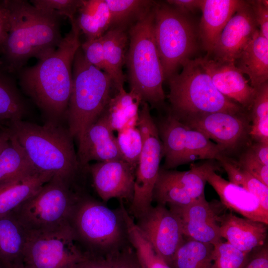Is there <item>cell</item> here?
I'll return each instance as SVG.
<instances>
[{
  "label": "cell",
  "mask_w": 268,
  "mask_h": 268,
  "mask_svg": "<svg viewBox=\"0 0 268 268\" xmlns=\"http://www.w3.org/2000/svg\"><path fill=\"white\" fill-rule=\"evenodd\" d=\"M70 22V30L53 53L16 75L22 91L50 121L66 117L71 95L72 65L81 42L76 19Z\"/></svg>",
  "instance_id": "1"
},
{
  "label": "cell",
  "mask_w": 268,
  "mask_h": 268,
  "mask_svg": "<svg viewBox=\"0 0 268 268\" xmlns=\"http://www.w3.org/2000/svg\"><path fill=\"white\" fill-rule=\"evenodd\" d=\"M9 30L0 61L15 75L31 58L38 60L59 46L63 17L57 11L39 8L24 0H4Z\"/></svg>",
  "instance_id": "2"
},
{
  "label": "cell",
  "mask_w": 268,
  "mask_h": 268,
  "mask_svg": "<svg viewBox=\"0 0 268 268\" xmlns=\"http://www.w3.org/2000/svg\"><path fill=\"white\" fill-rule=\"evenodd\" d=\"M8 126L38 171L51 173L85 190L86 173L80 166L68 130L50 121L39 125L22 120L8 122Z\"/></svg>",
  "instance_id": "3"
},
{
  "label": "cell",
  "mask_w": 268,
  "mask_h": 268,
  "mask_svg": "<svg viewBox=\"0 0 268 268\" xmlns=\"http://www.w3.org/2000/svg\"><path fill=\"white\" fill-rule=\"evenodd\" d=\"M69 225L88 256H105L132 245L121 206L111 209L88 193L77 202Z\"/></svg>",
  "instance_id": "4"
},
{
  "label": "cell",
  "mask_w": 268,
  "mask_h": 268,
  "mask_svg": "<svg viewBox=\"0 0 268 268\" xmlns=\"http://www.w3.org/2000/svg\"><path fill=\"white\" fill-rule=\"evenodd\" d=\"M153 6L130 26L125 63L130 90L138 94L142 102L158 108L164 103L165 80L154 37Z\"/></svg>",
  "instance_id": "5"
},
{
  "label": "cell",
  "mask_w": 268,
  "mask_h": 268,
  "mask_svg": "<svg viewBox=\"0 0 268 268\" xmlns=\"http://www.w3.org/2000/svg\"><path fill=\"white\" fill-rule=\"evenodd\" d=\"M182 67L180 73L168 80L169 112L179 120L198 114H236L248 111L217 89L198 58L189 60Z\"/></svg>",
  "instance_id": "6"
},
{
  "label": "cell",
  "mask_w": 268,
  "mask_h": 268,
  "mask_svg": "<svg viewBox=\"0 0 268 268\" xmlns=\"http://www.w3.org/2000/svg\"><path fill=\"white\" fill-rule=\"evenodd\" d=\"M113 87L110 76L90 65L80 48L72 65V86L66 115L68 131L78 141L101 115Z\"/></svg>",
  "instance_id": "7"
},
{
  "label": "cell",
  "mask_w": 268,
  "mask_h": 268,
  "mask_svg": "<svg viewBox=\"0 0 268 268\" xmlns=\"http://www.w3.org/2000/svg\"><path fill=\"white\" fill-rule=\"evenodd\" d=\"M87 193L54 175L10 213L27 234L53 231L69 225L77 202Z\"/></svg>",
  "instance_id": "8"
},
{
  "label": "cell",
  "mask_w": 268,
  "mask_h": 268,
  "mask_svg": "<svg viewBox=\"0 0 268 268\" xmlns=\"http://www.w3.org/2000/svg\"><path fill=\"white\" fill-rule=\"evenodd\" d=\"M154 34L164 80L176 73L197 49L198 29L190 16L166 2H154Z\"/></svg>",
  "instance_id": "9"
},
{
  "label": "cell",
  "mask_w": 268,
  "mask_h": 268,
  "mask_svg": "<svg viewBox=\"0 0 268 268\" xmlns=\"http://www.w3.org/2000/svg\"><path fill=\"white\" fill-rule=\"evenodd\" d=\"M137 126L143 147L135 172L133 199L127 209L134 219L152 205L153 191L163 157L162 142L147 102L141 104Z\"/></svg>",
  "instance_id": "10"
},
{
  "label": "cell",
  "mask_w": 268,
  "mask_h": 268,
  "mask_svg": "<svg viewBox=\"0 0 268 268\" xmlns=\"http://www.w3.org/2000/svg\"><path fill=\"white\" fill-rule=\"evenodd\" d=\"M155 123L163 146L164 169H172L198 160H216L224 153L204 134L190 128L170 112Z\"/></svg>",
  "instance_id": "11"
},
{
  "label": "cell",
  "mask_w": 268,
  "mask_h": 268,
  "mask_svg": "<svg viewBox=\"0 0 268 268\" xmlns=\"http://www.w3.org/2000/svg\"><path fill=\"white\" fill-rule=\"evenodd\" d=\"M86 256L68 225L53 231L28 234L22 262L26 268H70Z\"/></svg>",
  "instance_id": "12"
},
{
  "label": "cell",
  "mask_w": 268,
  "mask_h": 268,
  "mask_svg": "<svg viewBox=\"0 0 268 268\" xmlns=\"http://www.w3.org/2000/svg\"><path fill=\"white\" fill-rule=\"evenodd\" d=\"M216 160L192 163L190 170L180 171L160 167L153 191L152 201L165 205H188L204 197L208 173L221 171Z\"/></svg>",
  "instance_id": "13"
},
{
  "label": "cell",
  "mask_w": 268,
  "mask_h": 268,
  "mask_svg": "<svg viewBox=\"0 0 268 268\" xmlns=\"http://www.w3.org/2000/svg\"><path fill=\"white\" fill-rule=\"evenodd\" d=\"M180 121L213 140L225 155L231 157H236L252 141L250 111L198 114Z\"/></svg>",
  "instance_id": "14"
},
{
  "label": "cell",
  "mask_w": 268,
  "mask_h": 268,
  "mask_svg": "<svg viewBox=\"0 0 268 268\" xmlns=\"http://www.w3.org/2000/svg\"><path fill=\"white\" fill-rule=\"evenodd\" d=\"M135 220L139 230L170 267L176 250L184 239L177 216L166 205L157 204Z\"/></svg>",
  "instance_id": "15"
},
{
  "label": "cell",
  "mask_w": 268,
  "mask_h": 268,
  "mask_svg": "<svg viewBox=\"0 0 268 268\" xmlns=\"http://www.w3.org/2000/svg\"><path fill=\"white\" fill-rule=\"evenodd\" d=\"M136 169L122 159L97 162L88 167L93 186L103 202L117 199L129 204L134 196Z\"/></svg>",
  "instance_id": "16"
},
{
  "label": "cell",
  "mask_w": 268,
  "mask_h": 268,
  "mask_svg": "<svg viewBox=\"0 0 268 268\" xmlns=\"http://www.w3.org/2000/svg\"><path fill=\"white\" fill-rule=\"evenodd\" d=\"M178 218L184 238L213 245L222 241L218 216L219 212L205 196L188 205H168Z\"/></svg>",
  "instance_id": "17"
},
{
  "label": "cell",
  "mask_w": 268,
  "mask_h": 268,
  "mask_svg": "<svg viewBox=\"0 0 268 268\" xmlns=\"http://www.w3.org/2000/svg\"><path fill=\"white\" fill-rule=\"evenodd\" d=\"M259 29L248 0H244L222 31L211 54L213 59L235 63Z\"/></svg>",
  "instance_id": "18"
},
{
  "label": "cell",
  "mask_w": 268,
  "mask_h": 268,
  "mask_svg": "<svg viewBox=\"0 0 268 268\" xmlns=\"http://www.w3.org/2000/svg\"><path fill=\"white\" fill-rule=\"evenodd\" d=\"M198 59L222 95L251 111L257 90L250 85L235 63L214 60L207 55Z\"/></svg>",
  "instance_id": "19"
},
{
  "label": "cell",
  "mask_w": 268,
  "mask_h": 268,
  "mask_svg": "<svg viewBox=\"0 0 268 268\" xmlns=\"http://www.w3.org/2000/svg\"><path fill=\"white\" fill-rule=\"evenodd\" d=\"M78 142V162L86 173H88V167L91 161L105 162L122 159L114 131L103 114L88 127Z\"/></svg>",
  "instance_id": "20"
},
{
  "label": "cell",
  "mask_w": 268,
  "mask_h": 268,
  "mask_svg": "<svg viewBox=\"0 0 268 268\" xmlns=\"http://www.w3.org/2000/svg\"><path fill=\"white\" fill-rule=\"evenodd\" d=\"M206 182L213 187L225 207L245 218L268 224V211L253 194L225 180L215 171L208 173Z\"/></svg>",
  "instance_id": "21"
},
{
  "label": "cell",
  "mask_w": 268,
  "mask_h": 268,
  "mask_svg": "<svg viewBox=\"0 0 268 268\" xmlns=\"http://www.w3.org/2000/svg\"><path fill=\"white\" fill-rule=\"evenodd\" d=\"M221 236L237 249L247 254L267 242L268 225L247 218H241L232 212L218 216Z\"/></svg>",
  "instance_id": "22"
},
{
  "label": "cell",
  "mask_w": 268,
  "mask_h": 268,
  "mask_svg": "<svg viewBox=\"0 0 268 268\" xmlns=\"http://www.w3.org/2000/svg\"><path fill=\"white\" fill-rule=\"evenodd\" d=\"M242 0H201V17L198 36L202 47L210 56L227 22L242 4Z\"/></svg>",
  "instance_id": "23"
},
{
  "label": "cell",
  "mask_w": 268,
  "mask_h": 268,
  "mask_svg": "<svg viewBox=\"0 0 268 268\" xmlns=\"http://www.w3.org/2000/svg\"><path fill=\"white\" fill-rule=\"evenodd\" d=\"M236 66L249 78L250 85L258 89L268 82V39L259 29L236 61Z\"/></svg>",
  "instance_id": "24"
},
{
  "label": "cell",
  "mask_w": 268,
  "mask_h": 268,
  "mask_svg": "<svg viewBox=\"0 0 268 268\" xmlns=\"http://www.w3.org/2000/svg\"><path fill=\"white\" fill-rule=\"evenodd\" d=\"M54 176L37 172L0 186V217L10 214Z\"/></svg>",
  "instance_id": "25"
},
{
  "label": "cell",
  "mask_w": 268,
  "mask_h": 268,
  "mask_svg": "<svg viewBox=\"0 0 268 268\" xmlns=\"http://www.w3.org/2000/svg\"><path fill=\"white\" fill-rule=\"evenodd\" d=\"M142 102L138 94L123 88L111 97L102 114L114 132L136 127Z\"/></svg>",
  "instance_id": "26"
},
{
  "label": "cell",
  "mask_w": 268,
  "mask_h": 268,
  "mask_svg": "<svg viewBox=\"0 0 268 268\" xmlns=\"http://www.w3.org/2000/svg\"><path fill=\"white\" fill-rule=\"evenodd\" d=\"M126 29L114 27L103 36L105 72L110 77L116 91L124 88L125 77L123 66L125 63L126 48L129 41Z\"/></svg>",
  "instance_id": "27"
},
{
  "label": "cell",
  "mask_w": 268,
  "mask_h": 268,
  "mask_svg": "<svg viewBox=\"0 0 268 268\" xmlns=\"http://www.w3.org/2000/svg\"><path fill=\"white\" fill-rule=\"evenodd\" d=\"M76 19L86 40L102 36L111 26V14L105 0H82Z\"/></svg>",
  "instance_id": "28"
},
{
  "label": "cell",
  "mask_w": 268,
  "mask_h": 268,
  "mask_svg": "<svg viewBox=\"0 0 268 268\" xmlns=\"http://www.w3.org/2000/svg\"><path fill=\"white\" fill-rule=\"evenodd\" d=\"M16 78L0 61V118L6 121L22 120L27 111Z\"/></svg>",
  "instance_id": "29"
},
{
  "label": "cell",
  "mask_w": 268,
  "mask_h": 268,
  "mask_svg": "<svg viewBox=\"0 0 268 268\" xmlns=\"http://www.w3.org/2000/svg\"><path fill=\"white\" fill-rule=\"evenodd\" d=\"M37 172L39 171L34 167L23 147L11 133L7 145L0 154V186Z\"/></svg>",
  "instance_id": "30"
},
{
  "label": "cell",
  "mask_w": 268,
  "mask_h": 268,
  "mask_svg": "<svg viewBox=\"0 0 268 268\" xmlns=\"http://www.w3.org/2000/svg\"><path fill=\"white\" fill-rule=\"evenodd\" d=\"M27 235L12 214L0 217V262H22Z\"/></svg>",
  "instance_id": "31"
},
{
  "label": "cell",
  "mask_w": 268,
  "mask_h": 268,
  "mask_svg": "<svg viewBox=\"0 0 268 268\" xmlns=\"http://www.w3.org/2000/svg\"><path fill=\"white\" fill-rule=\"evenodd\" d=\"M214 246L184 238L173 257L171 268H213Z\"/></svg>",
  "instance_id": "32"
},
{
  "label": "cell",
  "mask_w": 268,
  "mask_h": 268,
  "mask_svg": "<svg viewBox=\"0 0 268 268\" xmlns=\"http://www.w3.org/2000/svg\"><path fill=\"white\" fill-rule=\"evenodd\" d=\"M121 205L127 223L130 241L141 268H171L139 230L125 204L121 203Z\"/></svg>",
  "instance_id": "33"
},
{
  "label": "cell",
  "mask_w": 268,
  "mask_h": 268,
  "mask_svg": "<svg viewBox=\"0 0 268 268\" xmlns=\"http://www.w3.org/2000/svg\"><path fill=\"white\" fill-rule=\"evenodd\" d=\"M216 160L227 174L229 182L255 196L263 208L268 211V186L241 168L234 158L222 153Z\"/></svg>",
  "instance_id": "34"
},
{
  "label": "cell",
  "mask_w": 268,
  "mask_h": 268,
  "mask_svg": "<svg viewBox=\"0 0 268 268\" xmlns=\"http://www.w3.org/2000/svg\"><path fill=\"white\" fill-rule=\"evenodd\" d=\"M105 1L111 14V28L121 27L126 29L128 26H131L142 18L152 8L154 3V1L147 0Z\"/></svg>",
  "instance_id": "35"
},
{
  "label": "cell",
  "mask_w": 268,
  "mask_h": 268,
  "mask_svg": "<svg viewBox=\"0 0 268 268\" xmlns=\"http://www.w3.org/2000/svg\"><path fill=\"white\" fill-rule=\"evenodd\" d=\"M250 116L252 141L268 143V82L257 89Z\"/></svg>",
  "instance_id": "36"
},
{
  "label": "cell",
  "mask_w": 268,
  "mask_h": 268,
  "mask_svg": "<svg viewBox=\"0 0 268 268\" xmlns=\"http://www.w3.org/2000/svg\"><path fill=\"white\" fill-rule=\"evenodd\" d=\"M70 268H141L130 246L105 256H87Z\"/></svg>",
  "instance_id": "37"
},
{
  "label": "cell",
  "mask_w": 268,
  "mask_h": 268,
  "mask_svg": "<svg viewBox=\"0 0 268 268\" xmlns=\"http://www.w3.org/2000/svg\"><path fill=\"white\" fill-rule=\"evenodd\" d=\"M116 140L122 159L136 169L143 147L142 137L137 126L118 132Z\"/></svg>",
  "instance_id": "38"
},
{
  "label": "cell",
  "mask_w": 268,
  "mask_h": 268,
  "mask_svg": "<svg viewBox=\"0 0 268 268\" xmlns=\"http://www.w3.org/2000/svg\"><path fill=\"white\" fill-rule=\"evenodd\" d=\"M213 268H244L250 254L237 249L227 242L213 245Z\"/></svg>",
  "instance_id": "39"
},
{
  "label": "cell",
  "mask_w": 268,
  "mask_h": 268,
  "mask_svg": "<svg viewBox=\"0 0 268 268\" xmlns=\"http://www.w3.org/2000/svg\"><path fill=\"white\" fill-rule=\"evenodd\" d=\"M249 145L234 158L241 168L268 186V166L260 161Z\"/></svg>",
  "instance_id": "40"
},
{
  "label": "cell",
  "mask_w": 268,
  "mask_h": 268,
  "mask_svg": "<svg viewBox=\"0 0 268 268\" xmlns=\"http://www.w3.org/2000/svg\"><path fill=\"white\" fill-rule=\"evenodd\" d=\"M29 2L37 8L55 10L71 21L75 19L74 15L81 6L82 0H31Z\"/></svg>",
  "instance_id": "41"
},
{
  "label": "cell",
  "mask_w": 268,
  "mask_h": 268,
  "mask_svg": "<svg viewBox=\"0 0 268 268\" xmlns=\"http://www.w3.org/2000/svg\"><path fill=\"white\" fill-rule=\"evenodd\" d=\"M80 49L85 60L90 65L105 72L103 38L86 40L81 43Z\"/></svg>",
  "instance_id": "42"
},
{
  "label": "cell",
  "mask_w": 268,
  "mask_h": 268,
  "mask_svg": "<svg viewBox=\"0 0 268 268\" xmlns=\"http://www.w3.org/2000/svg\"><path fill=\"white\" fill-rule=\"evenodd\" d=\"M260 34L268 39V8L265 7L261 0H248Z\"/></svg>",
  "instance_id": "43"
},
{
  "label": "cell",
  "mask_w": 268,
  "mask_h": 268,
  "mask_svg": "<svg viewBox=\"0 0 268 268\" xmlns=\"http://www.w3.org/2000/svg\"><path fill=\"white\" fill-rule=\"evenodd\" d=\"M250 254L244 268H268V246L267 242L255 250ZM251 254V253H250Z\"/></svg>",
  "instance_id": "44"
},
{
  "label": "cell",
  "mask_w": 268,
  "mask_h": 268,
  "mask_svg": "<svg viewBox=\"0 0 268 268\" xmlns=\"http://www.w3.org/2000/svg\"><path fill=\"white\" fill-rule=\"evenodd\" d=\"M9 27L8 9L4 0H0V55L7 38Z\"/></svg>",
  "instance_id": "45"
},
{
  "label": "cell",
  "mask_w": 268,
  "mask_h": 268,
  "mask_svg": "<svg viewBox=\"0 0 268 268\" xmlns=\"http://www.w3.org/2000/svg\"><path fill=\"white\" fill-rule=\"evenodd\" d=\"M201 0H168L166 2L180 13L190 15L199 9Z\"/></svg>",
  "instance_id": "46"
},
{
  "label": "cell",
  "mask_w": 268,
  "mask_h": 268,
  "mask_svg": "<svg viewBox=\"0 0 268 268\" xmlns=\"http://www.w3.org/2000/svg\"><path fill=\"white\" fill-rule=\"evenodd\" d=\"M249 146L260 161L268 166V143L251 141Z\"/></svg>",
  "instance_id": "47"
},
{
  "label": "cell",
  "mask_w": 268,
  "mask_h": 268,
  "mask_svg": "<svg viewBox=\"0 0 268 268\" xmlns=\"http://www.w3.org/2000/svg\"><path fill=\"white\" fill-rule=\"evenodd\" d=\"M10 136L8 122L0 123V154L7 145Z\"/></svg>",
  "instance_id": "48"
},
{
  "label": "cell",
  "mask_w": 268,
  "mask_h": 268,
  "mask_svg": "<svg viewBox=\"0 0 268 268\" xmlns=\"http://www.w3.org/2000/svg\"><path fill=\"white\" fill-rule=\"evenodd\" d=\"M1 268H26L22 262L13 263H4L0 262Z\"/></svg>",
  "instance_id": "49"
},
{
  "label": "cell",
  "mask_w": 268,
  "mask_h": 268,
  "mask_svg": "<svg viewBox=\"0 0 268 268\" xmlns=\"http://www.w3.org/2000/svg\"><path fill=\"white\" fill-rule=\"evenodd\" d=\"M5 122H8V121H4V120H3L0 118V123Z\"/></svg>",
  "instance_id": "50"
},
{
  "label": "cell",
  "mask_w": 268,
  "mask_h": 268,
  "mask_svg": "<svg viewBox=\"0 0 268 268\" xmlns=\"http://www.w3.org/2000/svg\"><path fill=\"white\" fill-rule=\"evenodd\" d=\"M0 268H1V265H0Z\"/></svg>",
  "instance_id": "51"
}]
</instances>
